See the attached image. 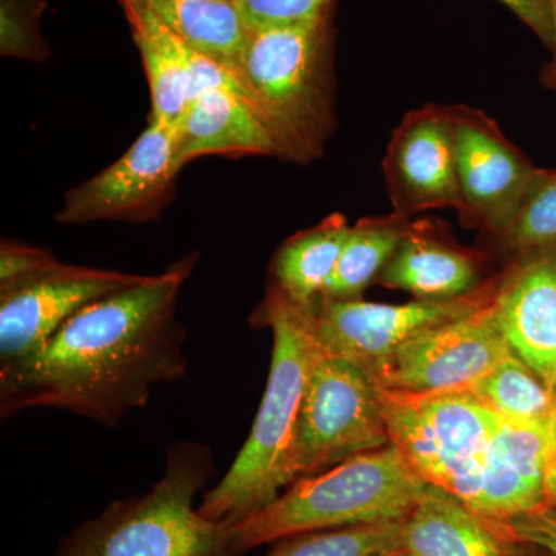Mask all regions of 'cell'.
<instances>
[{
  "label": "cell",
  "mask_w": 556,
  "mask_h": 556,
  "mask_svg": "<svg viewBox=\"0 0 556 556\" xmlns=\"http://www.w3.org/2000/svg\"><path fill=\"white\" fill-rule=\"evenodd\" d=\"M192 266L182 260L90 303L30 356L0 368L2 419L51 408L116 427L149 404L153 388L185 379L186 329L177 300Z\"/></svg>",
  "instance_id": "6da1fadb"
},
{
  "label": "cell",
  "mask_w": 556,
  "mask_h": 556,
  "mask_svg": "<svg viewBox=\"0 0 556 556\" xmlns=\"http://www.w3.org/2000/svg\"><path fill=\"white\" fill-rule=\"evenodd\" d=\"M254 321L273 332L268 383L247 442L199 506L203 517L229 527L269 506L292 484V447L317 343L311 311L292 303L274 285Z\"/></svg>",
  "instance_id": "7a4b0ae2"
},
{
  "label": "cell",
  "mask_w": 556,
  "mask_h": 556,
  "mask_svg": "<svg viewBox=\"0 0 556 556\" xmlns=\"http://www.w3.org/2000/svg\"><path fill=\"white\" fill-rule=\"evenodd\" d=\"M207 444L169 445L159 481L80 522L51 556H239L229 526L200 514L197 496L215 475Z\"/></svg>",
  "instance_id": "3957f363"
},
{
  "label": "cell",
  "mask_w": 556,
  "mask_h": 556,
  "mask_svg": "<svg viewBox=\"0 0 556 556\" xmlns=\"http://www.w3.org/2000/svg\"><path fill=\"white\" fill-rule=\"evenodd\" d=\"M396 445L372 450L299 479L269 506L229 527L241 556L298 533L404 521L427 489Z\"/></svg>",
  "instance_id": "277c9868"
},
{
  "label": "cell",
  "mask_w": 556,
  "mask_h": 556,
  "mask_svg": "<svg viewBox=\"0 0 556 556\" xmlns=\"http://www.w3.org/2000/svg\"><path fill=\"white\" fill-rule=\"evenodd\" d=\"M328 51L329 14L248 27L244 49L229 70L276 142L277 155L308 161L324 148L332 123Z\"/></svg>",
  "instance_id": "5b68a950"
},
{
  "label": "cell",
  "mask_w": 556,
  "mask_h": 556,
  "mask_svg": "<svg viewBox=\"0 0 556 556\" xmlns=\"http://www.w3.org/2000/svg\"><path fill=\"white\" fill-rule=\"evenodd\" d=\"M379 394L391 444L427 484L475 508L501 416L467 388L426 393L379 388Z\"/></svg>",
  "instance_id": "8992f818"
},
{
  "label": "cell",
  "mask_w": 556,
  "mask_h": 556,
  "mask_svg": "<svg viewBox=\"0 0 556 556\" xmlns=\"http://www.w3.org/2000/svg\"><path fill=\"white\" fill-rule=\"evenodd\" d=\"M390 444L379 387L317 339L292 447V484Z\"/></svg>",
  "instance_id": "52a82bcc"
},
{
  "label": "cell",
  "mask_w": 556,
  "mask_h": 556,
  "mask_svg": "<svg viewBox=\"0 0 556 556\" xmlns=\"http://www.w3.org/2000/svg\"><path fill=\"white\" fill-rule=\"evenodd\" d=\"M495 288L492 281L464 298L413 300L404 305L318 298L309 308L311 318L321 345L380 387L408 340L475 313L490 302Z\"/></svg>",
  "instance_id": "ba28073f"
},
{
  "label": "cell",
  "mask_w": 556,
  "mask_h": 556,
  "mask_svg": "<svg viewBox=\"0 0 556 556\" xmlns=\"http://www.w3.org/2000/svg\"><path fill=\"white\" fill-rule=\"evenodd\" d=\"M455 134L460 211L466 228L504 239L541 169L477 109L450 108Z\"/></svg>",
  "instance_id": "9c48e42d"
},
{
  "label": "cell",
  "mask_w": 556,
  "mask_h": 556,
  "mask_svg": "<svg viewBox=\"0 0 556 556\" xmlns=\"http://www.w3.org/2000/svg\"><path fill=\"white\" fill-rule=\"evenodd\" d=\"M146 276L65 265L58 260L36 276L0 287V368L42 346L80 309L134 287Z\"/></svg>",
  "instance_id": "30bf717a"
},
{
  "label": "cell",
  "mask_w": 556,
  "mask_h": 556,
  "mask_svg": "<svg viewBox=\"0 0 556 556\" xmlns=\"http://www.w3.org/2000/svg\"><path fill=\"white\" fill-rule=\"evenodd\" d=\"M511 353L490 299L475 313L408 340L379 388L413 393L468 388Z\"/></svg>",
  "instance_id": "8fae6325"
},
{
  "label": "cell",
  "mask_w": 556,
  "mask_h": 556,
  "mask_svg": "<svg viewBox=\"0 0 556 556\" xmlns=\"http://www.w3.org/2000/svg\"><path fill=\"white\" fill-rule=\"evenodd\" d=\"M382 166L391 204L402 217L433 208L460 211L450 108L428 104L407 113L393 131Z\"/></svg>",
  "instance_id": "7c38bea8"
},
{
  "label": "cell",
  "mask_w": 556,
  "mask_h": 556,
  "mask_svg": "<svg viewBox=\"0 0 556 556\" xmlns=\"http://www.w3.org/2000/svg\"><path fill=\"white\" fill-rule=\"evenodd\" d=\"M177 174L174 127L150 121L118 161L68 193L56 219L79 225L142 214L166 195Z\"/></svg>",
  "instance_id": "4fadbf2b"
},
{
  "label": "cell",
  "mask_w": 556,
  "mask_h": 556,
  "mask_svg": "<svg viewBox=\"0 0 556 556\" xmlns=\"http://www.w3.org/2000/svg\"><path fill=\"white\" fill-rule=\"evenodd\" d=\"M492 306L514 353L556 390V244L518 252Z\"/></svg>",
  "instance_id": "5bb4252c"
},
{
  "label": "cell",
  "mask_w": 556,
  "mask_h": 556,
  "mask_svg": "<svg viewBox=\"0 0 556 556\" xmlns=\"http://www.w3.org/2000/svg\"><path fill=\"white\" fill-rule=\"evenodd\" d=\"M555 453L556 422L522 424L501 417L486 448L475 510L510 525L547 507V477Z\"/></svg>",
  "instance_id": "9a60e30c"
},
{
  "label": "cell",
  "mask_w": 556,
  "mask_h": 556,
  "mask_svg": "<svg viewBox=\"0 0 556 556\" xmlns=\"http://www.w3.org/2000/svg\"><path fill=\"white\" fill-rule=\"evenodd\" d=\"M401 547L413 556H551L522 541L510 525L431 484L404 519Z\"/></svg>",
  "instance_id": "2e32d148"
},
{
  "label": "cell",
  "mask_w": 556,
  "mask_h": 556,
  "mask_svg": "<svg viewBox=\"0 0 556 556\" xmlns=\"http://www.w3.org/2000/svg\"><path fill=\"white\" fill-rule=\"evenodd\" d=\"M175 166L203 155H277L265 124L232 87H212L186 105L174 124Z\"/></svg>",
  "instance_id": "e0dca14e"
},
{
  "label": "cell",
  "mask_w": 556,
  "mask_h": 556,
  "mask_svg": "<svg viewBox=\"0 0 556 556\" xmlns=\"http://www.w3.org/2000/svg\"><path fill=\"white\" fill-rule=\"evenodd\" d=\"M477 257L445 239L439 223H408L393 258L378 283L409 292L417 300L464 298L477 291Z\"/></svg>",
  "instance_id": "ac0fdd59"
},
{
  "label": "cell",
  "mask_w": 556,
  "mask_h": 556,
  "mask_svg": "<svg viewBox=\"0 0 556 556\" xmlns=\"http://www.w3.org/2000/svg\"><path fill=\"white\" fill-rule=\"evenodd\" d=\"M141 53L152 97V121L174 126L190 101V47L142 0H118Z\"/></svg>",
  "instance_id": "d6986e66"
},
{
  "label": "cell",
  "mask_w": 556,
  "mask_h": 556,
  "mask_svg": "<svg viewBox=\"0 0 556 556\" xmlns=\"http://www.w3.org/2000/svg\"><path fill=\"white\" fill-rule=\"evenodd\" d=\"M350 229L346 218L334 214L289 239L274 257V287L295 305L313 308L338 266Z\"/></svg>",
  "instance_id": "ffe728a7"
},
{
  "label": "cell",
  "mask_w": 556,
  "mask_h": 556,
  "mask_svg": "<svg viewBox=\"0 0 556 556\" xmlns=\"http://www.w3.org/2000/svg\"><path fill=\"white\" fill-rule=\"evenodd\" d=\"M190 49L232 68L248 38L236 0H142Z\"/></svg>",
  "instance_id": "44dd1931"
},
{
  "label": "cell",
  "mask_w": 556,
  "mask_h": 556,
  "mask_svg": "<svg viewBox=\"0 0 556 556\" xmlns=\"http://www.w3.org/2000/svg\"><path fill=\"white\" fill-rule=\"evenodd\" d=\"M408 223V218L393 212L386 217L364 218L351 226L338 266L321 298L361 299L393 258Z\"/></svg>",
  "instance_id": "7402d4cb"
},
{
  "label": "cell",
  "mask_w": 556,
  "mask_h": 556,
  "mask_svg": "<svg viewBox=\"0 0 556 556\" xmlns=\"http://www.w3.org/2000/svg\"><path fill=\"white\" fill-rule=\"evenodd\" d=\"M467 390L503 419L522 424L556 422V390L547 387L515 353Z\"/></svg>",
  "instance_id": "603a6c76"
},
{
  "label": "cell",
  "mask_w": 556,
  "mask_h": 556,
  "mask_svg": "<svg viewBox=\"0 0 556 556\" xmlns=\"http://www.w3.org/2000/svg\"><path fill=\"white\" fill-rule=\"evenodd\" d=\"M404 521L298 533L274 541L263 556H380L401 547Z\"/></svg>",
  "instance_id": "cb8c5ba5"
},
{
  "label": "cell",
  "mask_w": 556,
  "mask_h": 556,
  "mask_svg": "<svg viewBox=\"0 0 556 556\" xmlns=\"http://www.w3.org/2000/svg\"><path fill=\"white\" fill-rule=\"evenodd\" d=\"M501 241L515 252L556 244V170L541 169L514 225Z\"/></svg>",
  "instance_id": "d4e9b609"
},
{
  "label": "cell",
  "mask_w": 556,
  "mask_h": 556,
  "mask_svg": "<svg viewBox=\"0 0 556 556\" xmlns=\"http://www.w3.org/2000/svg\"><path fill=\"white\" fill-rule=\"evenodd\" d=\"M43 0H0V51L3 56L46 60L47 43L39 31Z\"/></svg>",
  "instance_id": "484cf974"
},
{
  "label": "cell",
  "mask_w": 556,
  "mask_h": 556,
  "mask_svg": "<svg viewBox=\"0 0 556 556\" xmlns=\"http://www.w3.org/2000/svg\"><path fill=\"white\" fill-rule=\"evenodd\" d=\"M248 27L300 24L328 16L332 0H236Z\"/></svg>",
  "instance_id": "4316f807"
},
{
  "label": "cell",
  "mask_w": 556,
  "mask_h": 556,
  "mask_svg": "<svg viewBox=\"0 0 556 556\" xmlns=\"http://www.w3.org/2000/svg\"><path fill=\"white\" fill-rule=\"evenodd\" d=\"M56 262L58 258L43 249L7 241L0 251V287L36 276Z\"/></svg>",
  "instance_id": "83f0119b"
},
{
  "label": "cell",
  "mask_w": 556,
  "mask_h": 556,
  "mask_svg": "<svg viewBox=\"0 0 556 556\" xmlns=\"http://www.w3.org/2000/svg\"><path fill=\"white\" fill-rule=\"evenodd\" d=\"M511 529L522 541L544 548L556 556V510L552 507L530 511L510 522Z\"/></svg>",
  "instance_id": "f1b7e54d"
},
{
  "label": "cell",
  "mask_w": 556,
  "mask_h": 556,
  "mask_svg": "<svg viewBox=\"0 0 556 556\" xmlns=\"http://www.w3.org/2000/svg\"><path fill=\"white\" fill-rule=\"evenodd\" d=\"M504 3L541 42L551 50L554 46V20L547 0H497Z\"/></svg>",
  "instance_id": "f546056e"
},
{
  "label": "cell",
  "mask_w": 556,
  "mask_h": 556,
  "mask_svg": "<svg viewBox=\"0 0 556 556\" xmlns=\"http://www.w3.org/2000/svg\"><path fill=\"white\" fill-rule=\"evenodd\" d=\"M551 7L552 20H554V46H552V60L541 72V83L547 89L556 91V0H547Z\"/></svg>",
  "instance_id": "4dcf8cb0"
},
{
  "label": "cell",
  "mask_w": 556,
  "mask_h": 556,
  "mask_svg": "<svg viewBox=\"0 0 556 556\" xmlns=\"http://www.w3.org/2000/svg\"><path fill=\"white\" fill-rule=\"evenodd\" d=\"M548 506L556 508V453L547 477Z\"/></svg>",
  "instance_id": "1f68e13d"
},
{
  "label": "cell",
  "mask_w": 556,
  "mask_h": 556,
  "mask_svg": "<svg viewBox=\"0 0 556 556\" xmlns=\"http://www.w3.org/2000/svg\"><path fill=\"white\" fill-rule=\"evenodd\" d=\"M380 556H413L409 552L405 551L404 547L393 548V551L387 552V554Z\"/></svg>",
  "instance_id": "d6a6232c"
}]
</instances>
